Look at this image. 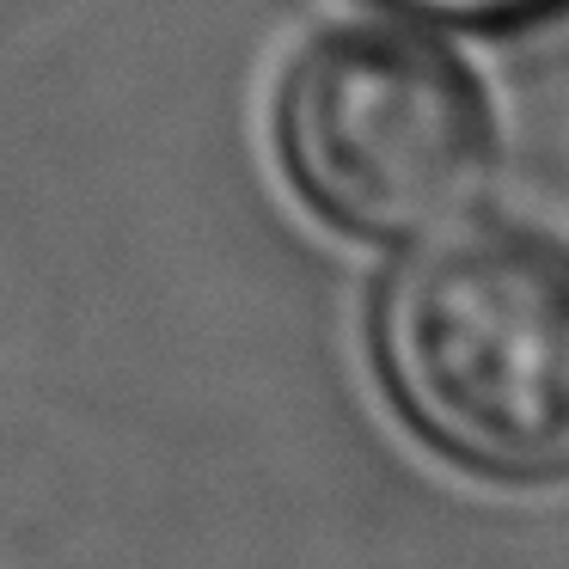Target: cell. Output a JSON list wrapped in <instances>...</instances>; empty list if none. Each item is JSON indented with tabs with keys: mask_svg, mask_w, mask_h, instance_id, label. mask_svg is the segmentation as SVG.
Segmentation results:
<instances>
[{
	"mask_svg": "<svg viewBox=\"0 0 569 569\" xmlns=\"http://www.w3.org/2000/svg\"><path fill=\"white\" fill-rule=\"evenodd\" d=\"M380 373L441 459L490 483L569 478V239L478 221L380 295Z\"/></svg>",
	"mask_w": 569,
	"mask_h": 569,
	"instance_id": "6da1fadb",
	"label": "cell"
},
{
	"mask_svg": "<svg viewBox=\"0 0 569 569\" xmlns=\"http://www.w3.org/2000/svg\"><path fill=\"white\" fill-rule=\"evenodd\" d=\"M282 160L325 221L368 239L441 227L490 172L478 80L417 31H331L282 87Z\"/></svg>",
	"mask_w": 569,
	"mask_h": 569,
	"instance_id": "7a4b0ae2",
	"label": "cell"
},
{
	"mask_svg": "<svg viewBox=\"0 0 569 569\" xmlns=\"http://www.w3.org/2000/svg\"><path fill=\"white\" fill-rule=\"evenodd\" d=\"M410 13H441V19H515L532 7H551V0H392Z\"/></svg>",
	"mask_w": 569,
	"mask_h": 569,
	"instance_id": "3957f363",
	"label": "cell"
}]
</instances>
